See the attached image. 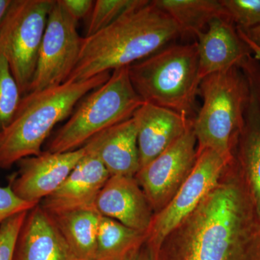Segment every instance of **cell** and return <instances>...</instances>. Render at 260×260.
Masks as SVG:
<instances>
[{"label": "cell", "instance_id": "cell-19", "mask_svg": "<svg viewBox=\"0 0 260 260\" xmlns=\"http://www.w3.org/2000/svg\"><path fill=\"white\" fill-rule=\"evenodd\" d=\"M101 215L95 209L51 215L78 260H95Z\"/></svg>", "mask_w": 260, "mask_h": 260}, {"label": "cell", "instance_id": "cell-15", "mask_svg": "<svg viewBox=\"0 0 260 260\" xmlns=\"http://www.w3.org/2000/svg\"><path fill=\"white\" fill-rule=\"evenodd\" d=\"M133 118L138 130L140 169L175 143L193 123L189 118L146 102Z\"/></svg>", "mask_w": 260, "mask_h": 260}, {"label": "cell", "instance_id": "cell-16", "mask_svg": "<svg viewBox=\"0 0 260 260\" xmlns=\"http://www.w3.org/2000/svg\"><path fill=\"white\" fill-rule=\"evenodd\" d=\"M14 260H78L50 214L40 204L29 210L19 234Z\"/></svg>", "mask_w": 260, "mask_h": 260}, {"label": "cell", "instance_id": "cell-8", "mask_svg": "<svg viewBox=\"0 0 260 260\" xmlns=\"http://www.w3.org/2000/svg\"><path fill=\"white\" fill-rule=\"evenodd\" d=\"M229 162L210 149L198 150L192 170L171 201L154 214L145 244L158 260L162 246L172 234L218 185Z\"/></svg>", "mask_w": 260, "mask_h": 260}, {"label": "cell", "instance_id": "cell-26", "mask_svg": "<svg viewBox=\"0 0 260 260\" xmlns=\"http://www.w3.org/2000/svg\"><path fill=\"white\" fill-rule=\"evenodd\" d=\"M37 205L18 198L10 184L7 186H0V225L10 217L28 212Z\"/></svg>", "mask_w": 260, "mask_h": 260}, {"label": "cell", "instance_id": "cell-1", "mask_svg": "<svg viewBox=\"0 0 260 260\" xmlns=\"http://www.w3.org/2000/svg\"><path fill=\"white\" fill-rule=\"evenodd\" d=\"M228 169L229 178L167 239L197 260H260V218L250 189L235 162Z\"/></svg>", "mask_w": 260, "mask_h": 260}, {"label": "cell", "instance_id": "cell-17", "mask_svg": "<svg viewBox=\"0 0 260 260\" xmlns=\"http://www.w3.org/2000/svg\"><path fill=\"white\" fill-rule=\"evenodd\" d=\"M83 147L100 159L110 177H135L139 172L138 130L133 117L103 130Z\"/></svg>", "mask_w": 260, "mask_h": 260}, {"label": "cell", "instance_id": "cell-25", "mask_svg": "<svg viewBox=\"0 0 260 260\" xmlns=\"http://www.w3.org/2000/svg\"><path fill=\"white\" fill-rule=\"evenodd\" d=\"M28 212L16 214L0 225V260H14L17 241Z\"/></svg>", "mask_w": 260, "mask_h": 260}, {"label": "cell", "instance_id": "cell-12", "mask_svg": "<svg viewBox=\"0 0 260 260\" xmlns=\"http://www.w3.org/2000/svg\"><path fill=\"white\" fill-rule=\"evenodd\" d=\"M85 154L83 147L64 153L42 151L19 160L18 172L9 184L15 194L24 201L39 204L64 182Z\"/></svg>", "mask_w": 260, "mask_h": 260}, {"label": "cell", "instance_id": "cell-20", "mask_svg": "<svg viewBox=\"0 0 260 260\" xmlns=\"http://www.w3.org/2000/svg\"><path fill=\"white\" fill-rule=\"evenodd\" d=\"M177 24L181 34L198 36L214 18L227 16L218 0H154Z\"/></svg>", "mask_w": 260, "mask_h": 260}, {"label": "cell", "instance_id": "cell-5", "mask_svg": "<svg viewBox=\"0 0 260 260\" xmlns=\"http://www.w3.org/2000/svg\"><path fill=\"white\" fill-rule=\"evenodd\" d=\"M143 103L131 83L128 67L114 70L106 83L78 103L51 138L47 151L64 153L82 148L98 133L133 117Z\"/></svg>", "mask_w": 260, "mask_h": 260}, {"label": "cell", "instance_id": "cell-9", "mask_svg": "<svg viewBox=\"0 0 260 260\" xmlns=\"http://www.w3.org/2000/svg\"><path fill=\"white\" fill-rule=\"evenodd\" d=\"M82 40L78 31V22L70 16L58 0L54 1L28 93L68 81L79 57Z\"/></svg>", "mask_w": 260, "mask_h": 260}, {"label": "cell", "instance_id": "cell-30", "mask_svg": "<svg viewBox=\"0 0 260 260\" xmlns=\"http://www.w3.org/2000/svg\"><path fill=\"white\" fill-rule=\"evenodd\" d=\"M242 30L245 32L246 35L247 36L251 41L255 43L256 45L259 46L260 47V25H256L254 28L248 29V30Z\"/></svg>", "mask_w": 260, "mask_h": 260}, {"label": "cell", "instance_id": "cell-23", "mask_svg": "<svg viewBox=\"0 0 260 260\" xmlns=\"http://www.w3.org/2000/svg\"><path fill=\"white\" fill-rule=\"evenodd\" d=\"M143 0H97L94 2L85 37L110 25L121 15L138 6Z\"/></svg>", "mask_w": 260, "mask_h": 260}, {"label": "cell", "instance_id": "cell-4", "mask_svg": "<svg viewBox=\"0 0 260 260\" xmlns=\"http://www.w3.org/2000/svg\"><path fill=\"white\" fill-rule=\"evenodd\" d=\"M131 83L144 102L189 118L201 80L198 43L174 44L128 67Z\"/></svg>", "mask_w": 260, "mask_h": 260}, {"label": "cell", "instance_id": "cell-28", "mask_svg": "<svg viewBox=\"0 0 260 260\" xmlns=\"http://www.w3.org/2000/svg\"><path fill=\"white\" fill-rule=\"evenodd\" d=\"M124 260H155L151 251L145 244L130 253Z\"/></svg>", "mask_w": 260, "mask_h": 260}, {"label": "cell", "instance_id": "cell-21", "mask_svg": "<svg viewBox=\"0 0 260 260\" xmlns=\"http://www.w3.org/2000/svg\"><path fill=\"white\" fill-rule=\"evenodd\" d=\"M146 234L101 215L95 260H124L145 244Z\"/></svg>", "mask_w": 260, "mask_h": 260}, {"label": "cell", "instance_id": "cell-24", "mask_svg": "<svg viewBox=\"0 0 260 260\" xmlns=\"http://www.w3.org/2000/svg\"><path fill=\"white\" fill-rule=\"evenodd\" d=\"M236 28L246 30L260 25V0H220Z\"/></svg>", "mask_w": 260, "mask_h": 260}, {"label": "cell", "instance_id": "cell-18", "mask_svg": "<svg viewBox=\"0 0 260 260\" xmlns=\"http://www.w3.org/2000/svg\"><path fill=\"white\" fill-rule=\"evenodd\" d=\"M197 37L200 80L237 66L251 53L227 17L214 18Z\"/></svg>", "mask_w": 260, "mask_h": 260}, {"label": "cell", "instance_id": "cell-31", "mask_svg": "<svg viewBox=\"0 0 260 260\" xmlns=\"http://www.w3.org/2000/svg\"><path fill=\"white\" fill-rule=\"evenodd\" d=\"M12 0H0V25L4 18L7 10L11 4Z\"/></svg>", "mask_w": 260, "mask_h": 260}, {"label": "cell", "instance_id": "cell-29", "mask_svg": "<svg viewBox=\"0 0 260 260\" xmlns=\"http://www.w3.org/2000/svg\"><path fill=\"white\" fill-rule=\"evenodd\" d=\"M237 30L241 39L247 46L248 49L251 51V54L254 56V59L259 61L260 64V47L259 46L256 45L255 43L251 41L242 29L237 28Z\"/></svg>", "mask_w": 260, "mask_h": 260}, {"label": "cell", "instance_id": "cell-27", "mask_svg": "<svg viewBox=\"0 0 260 260\" xmlns=\"http://www.w3.org/2000/svg\"><path fill=\"white\" fill-rule=\"evenodd\" d=\"M73 20L78 22L90 14L94 5L91 0H58Z\"/></svg>", "mask_w": 260, "mask_h": 260}, {"label": "cell", "instance_id": "cell-2", "mask_svg": "<svg viewBox=\"0 0 260 260\" xmlns=\"http://www.w3.org/2000/svg\"><path fill=\"white\" fill-rule=\"evenodd\" d=\"M181 34L169 15L153 1L143 0L106 28L83 38L79 57L68 80L83 81L129 67Z\"/></svg>", "mask_w": 260, "mask_h": 260}, {"label": "cell", "instance_id": "cell-22", "mask_svg": "<svg viewBox=\"0 0 260 260\" xmlns=\"http://www.w3.org/2000/svg\"><path fill=\"white\" fill-rule=\"evenodd\" d=\"M22 96L8 61L0 54V132L14 117Z\"/></svg>", "mask_w": 260, "mask_h": 260}, {"label": "cell", "instance_id": "cell-3", "mask_svg": "<svg viewBox=\"0 0 260 260\" xmlns=\"http://www.w3.org/2000/svg\"><path fill=\"white\" fill-rule=\"evenodd\" d=\"M110 76L111 73H104L83 81L68 80L23 95L14 117L0 132V169H10L22 159L42 153L55 126L69 118L78 103Z\"/></svg>", "mask_w": 260, "mask_h": 260}, {"label": "cell", "instance_id": "cell-10", "mask_svg": "<svg viewBox=\"0 0 260 260\" xmlns=\"http://www.w3.org/2000/svg\"><path fill=\"white\" fill-rule=\"evenodd\" d=\"M197 143L191 125L175 143L141 168L135 176L154 214L171 201L190 174L198 158Z\"/></svg>", "mask_w": 260, "mask_h": 260}, {"label": "cell", "instance_id": "cell-13", "mask_svg": "<svg viewBox=\"0 0 260 260\" xmlns=\"http://www.w3.org/2000/svg\"><path fill=\"white\" fill-rule=\"evenodd\" d=\"M109 177L110 174L100 159L85 150L64 182L39 204L51 215L95 209L98 196Z\"/></svg>", "mask_w": 260, "mask_h": 260}, {"label": "cell", "instance_id": "cell-11", "mask_svg": "<svg viewBox=\"0 0 260 260\" xmlns=\"http://www.w3.org/2000/svg\"><path fill=\"white\" fill-rule=\"evenodd\" d=\"M239 66L247 81L248 96L232 159L246 178L260 218V64L250 53Z\"/></svg>", "mask_w": 260, "mask_h": 260}, {"label": "cell", "instance_id": "cell-6", "mask_svg": "<svg viewBox=\"0 0 260 260\" xmlns=\"http://www.w3.org/2000/svg\"><path fill=\"white\" fill-rule=\"evenodd\" d=\"M203 104L193 121L198 150L210 149L230 162L248 96V84L239 65L205 77L200 84Z\"/></svg>", "mask_w": 260, "mask_h": 260}, {"label": "cell", "instance_id": "cell-7", "mask_svg": "<svg viewBox=\"0 0 260 260\" xmlns=\"http://www.w3.org/2000/svg\"><path fill=\"white\" fill-rule=\"evenodd\" d=\"M54 1L12 0L0 25V54L8 61L23 95L32 83Z\"/></svg>", "mask_w": 260, "mask_h": 260}, {"label": "cell", "instance_id": "cell-14", "mask_svg": "<svg viewBox=\"0 0 260 260\" xmlns=\"http://www.w3.org/2000/svg\"><path fill=\"white\" fill-rule=\"evenodd\" d=\"M95 209L103 216L147 234L154 212L135 177H109L98 196Z\"/></svg>", "mask_w": 260, "mask_h": 260}]
</instances>
